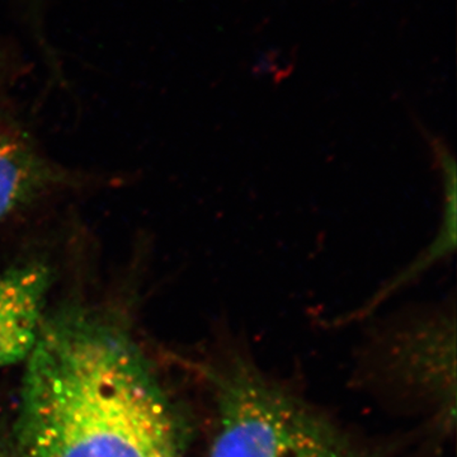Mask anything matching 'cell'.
<instances>
[{
    "mask_svg": "<svg viewBox=\"0 0 457 457\" xmlns=\"http://www.w3.org/2000/svg\"><path fill=\"white\" fill-rule=\"evenodd\" d=\"M16 457H183V425L128 330L84 306L46 314L25 362Z\"/></svg>",
    "mask_w": 457,
    "mask_h": 457,
    "instance_id": "1",
    "label": "cell"
},
{
    "mask_svg": "<svg viewBox=\"0 0 457 457\" xmlns=\"http://www.w3.org/2000/svg\"><path fill=\"white\" fill-rule=\"evenodd\" d=\"M218 429L209 457H366L333 423L251 363L212 375Z\"/></svg>",
    "mask_w": 457,
    "mask_h": 457,
    "instance_id": "2",
    "label": "cell"
},
{
    "mask_svg": "<svg viewBox=\"0 0 457 457\" xmlns=\"http://www.w3.org/2000/svg\"><path fill=\"white\" fill-rule=\"evenodd\" d=\"M51 282V270L40 262L0 272V369L31 356L46 317Z\"/></svg>",
    "mask_w": 457,
    "mask_h": 457,
    "instance_id": "3",
    "label": "cell"
},
{
    "mask_svg": "<svg viewBox=\"0 0 457 457\" xmlns=\"http://www.w3.org/2000/svg\"><path fill=\"white\" fill-rule=\"evenodd\" d=\"M66 182L22 132L0 122V224Z\"/></svg>",
    "mask_w": 457,
    "mask_h": 457,
    "instance_id": "4",
    "label": "cell"
},
{
    "mask_svg": "<svg viewBox=\"0 0 457 457\" xmlns=\"http://www.w3.org/2000/svg\"><path fill=\"white\" fill-rule=\"evenodd\" d=\"M453 321L449 324L446 315L427 319L423 323L407 330L403 336V362L407 366L402 368L405 380L418 384L422 390L437 394L444 407L449 404L447 396L455 400L449 394V387L455 386L449 383V369H447V345L449 338L453 337Z\"/></svg>",
    "mask_w": 457,
    "mask_h": 457,
    "instance_id": "5",
    "label": "cell"
},
{
    "mask_svg": "<svg viewBox=\"0 0 457 457\" xmlns=\"http://www.w3.org/2000/svg\"><path fill=\"white\" fill-rule=\"evenodd\" d=\"M0 457H16V455H14L12 446H7V445L0 442Z\"/></svg>",
    "mask_w": 457,
    "mask_h": 457,
    "instance_id": "6",
    "label": "cell"
}]
</instances>
